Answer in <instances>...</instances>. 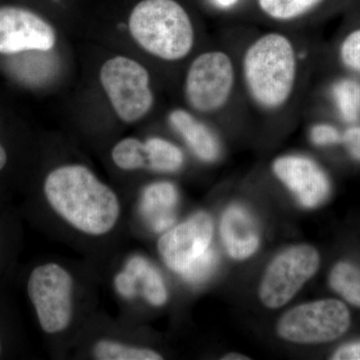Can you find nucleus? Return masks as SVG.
I'll return each mask as SVG.
<instances>
[{
	"label": "nucleus",
	"instance_id": "6",
	"mask_svg": "<svg viewBox=\"0 0 360 360\" xmlns=\"http://www.w3.org/2000/svg\"><path fill=\"white\" fill-rule=\"evenodd\" d=\"M234 84L236 70L231 56L219 51L205 52L194 59L187 71V103L198 112H217L229 103Z\"/></svg>",
	"mask_w": 360,
	"mask_h": 360
},
{
	"label": "nucleus",
	"instance_id": "4",
	"mask_svg": "<svg viewBox=\"0 0 360 360\" xmlns=\"http://www.w3.org/2000/svg\"><path fill=\"white\" fill-rule=\"evenodd\" d=\"M349 310L336 300L303 303L283 315L276 330L283 340L297 345H319L341 338L349 328Z\"/></svg>",
	"mask_w": 360,
	"mask_h": 360
},
{
	"label": "nucleus",
	"instance_id": "13",
	"mask_svg": "<svg viewBox=\"0 0 360 360\" xmlns=\"http://www.w3.org/2000/svg\"><path fill=\"white\" fill-rule=\"evenodd\" d=\"M168 120L175 131L184 139L200 160L213 162L219 158V139L205 123L184 110L172 111Z\"/></svg>",
	"mask_w": 360,
	"mask_h": 360
},
{
	"label": "nucleus",
	"instance_id": "16",
	"mask_svg": "<svg viewBox=\"0 0 360 360\" xmlns=\"http://www.w3.org/2000/svg\"><path fill=\"white\" fill-rule=\"evenodd\" d=\"M148 169L170 174L182 167L184 155L181 149L172 142L160 137H153L144 142Z\"/></svg>",
	"mask_w": 360,
	"mask_h": 360
},
{
	"label": "nucleus",
	"instance_id": "5",
	"mask_svg": "<svg viewBox=\"0 0 360 360\" xmlns=\"http://www.w3.org/2000/svg\"><path fill=\"white\" fill-rule=\"evenodd\" d=\"M101 80L116 115L134 122L148 115L153 105L148 71L125 56L108 59L101 70Z\"/></svg>",
	"mask_w": 360,
	"mask_h": 360
},
{
	"label": "nucleus",
	"instance_id": "29",
	"mask_svg": "<svg viewBox=\"0 0 360 360\" xmlns=\"http://www.w3.org/2000/svg\"><path fill=\"white\" fill-rule=\"evenodd\" d=\"M7 161V155L6 153V149L4 148V146L0 144V170L2 169L4 167H6Z\"/></svg>",
	"mask_w": 360,
	"mask_h": 360
},
{
	"label": "nucleus",
	"instance_id": "15",
	"mask_svg": "<svg viewBox=\"0 0 360 360\" xmlns=\"http://www.w3.org/2000/svg\"><path fill=\"white\" fill-rule=\"evenodd\" d=\"M125 270L131 274L137 283L141 284L142 293L146 302L153 307H162L168 300V291L165 281L158 269L146 258H130Z\"/></svg>",
	"mask_w": 360,
	"mask_h": 360
},
{
	"label": "nucleus",
	"instance_id": "21",
	"mask_svg": "<svg viewBox=\"0 0 360 360\" xmlns=\"http://www.w3.org/2000/svg\"><path fill=\"white\" fill-rule=\"evenodd\" d=\"M111 156L120 169L135 170L148 167L146 143L137 139L129 137L118 142Z\"/></svg>",
	"mask_w": 360,
	"mask_h": 360
},
{
	"label": "nucleus",
	"instance_id": "30",
	"mask_svg": "<svg viewBox=\"0 0 360 360\" xmlns=\"http://www.w3.org/2000/svg\"><path fill=\"white\" fill-rule=\"evenodd\" d=\"M224 359L225 360H243V359H250L248 356H245V355L239 354H231L224 355Z\"/></svg>",
	"mask_w": 360,
	"mask_h": 360
},
{
	"label": "nucleus",
	"instance_id": "26",
	"mask_svg": "<svg viewBox=\"0 0 360 360\" xmlns=\"http://www.w3.org/2000/svg\"><path fill=\"white\" fill-rule=\"evenodd\" d=\"M341 141L354 160H360V127H350L342 135Z\"/></svg>",
	"mask_w": 360,
	"mask_h": 360
},
{
	"label": "nucleus",
	"instance_id": "11",
	"mask_svg": "<svg viewBox=\"0 0 360 360\" xmlns=\"http://www.w3.org/2000/svg\"><path fill=\"white\" fill-rule=\"evenodd\" d=\"M272 172L303 207H317L330 195L328 174L319 163L307 156H279L272 163Z\"/></svg>",
	"mask_w": 360,
	"mask_h": 360
},
{
	"label": "nucleus",
	"instance_id": "9",
	"mask_svg": "<svg viewBox=\"0 0 360 360\" xmlns=\"http://www.w3.org/2000/svg\"><path fill=\"white\" fill-rule=\"evenodd\" d=\"M212 236V217L198 212L161 236L158 252L165 264L181 276L210 250Z\"/></svg>",
	"mask_w": 360,
	"mask_h": 360
},
{
	"label": "nucleus",
	"instance_id": "10",
	"mask_svg": "<svg viewBox=\"0 0 360 360\" xmlns=\"http://www.w3.org/2000/svg\"><path fill=\"white\" fill-rule=\"evenodd\" d=\"M56 42V30L37 14L20 7L0 8V53L51 51Z\"/></svg>",
	"mask_w": 360,
	"mask_h": 360
},
{
	"label": "nucleus",
	"instance_id": "8",
	"mask_svg": "<svg viewBox=\"0 0 360 360\" xmlns=\"http://www.w3.org/2000/svg\"><path fill=\"white\" fill-rule=\"evenodd\" d=\"M321 255L314 246L300 245L283 250L270 262L259 286L260 300L276 309L290 302L316 274Z\"/></svg>",
	"mask_w": 360,
	"mask_h": 360
},
{
	"label": "nucleus",
	"instance_id": "3",
	"mask_svg": "<svg viewBox=\"0 0 360 360\" xmlns=\"http://www.w3.org/2000/svg\"><path fill=\"white\" fill-rule=\"evenodd\" d=\"M129 27L144 51L163 60H180L193 47V22L175 0L139 2L130 14Z\"/></svg>",
	"mask_w": 360,
	"mask_h": 360
},
{
	"label": "nucleus",
	"instance_id": "17",
	"mask_svg": "<svg viewBox=\"0 0 360 360\" xmlns=\"http://www.w3.org/2000/svg\"><path fill=\"white\" fill-rule=\"evenodd\" d=\"M329 284L343 300L360 307V271L354 264L338 262L329 274Z\"/></svg>",
	"mask_w": 360,
	"mask_h": 360
},
{
	"label": "nucleus",
	"instance_id": "27",
	"mask_svg": "<svg viewBox=\"0 0 360 360\" xmlns=\"http://www.w3.org/2000/svg\"><path fill=\"white\" fill-rule=\"evenodd\" d=\"M333 359L360 360V341L342 345L333 355Z\"/></svg>",
	"mask_w": 360,
	"mask_h": 360
},
{
	"label": "nucleus",
	"instance_id": "23",
	"mask_svg": "<svg viewBox=\"0 0 360 360\" xmlns=\"http://www.w3.org/2000/svg\"><path fill=\"white\" fill-rule=\"evenodd\" d=\"M340 58L347 68L360 73V30L350 33L342 42Z\"/></svg>",
	"mask_w": 360,
	"mask_h": 360
},
{
	"label": "nucleus",
	"instance_id": "14",
	"mask_svg": "<svg viewBox=\"0 0 360 360\" xmlns=\"http://www.w3.org/2000/svg\"><path fill=\"white\" fill-rule=\"evenodd\" d=\"M179 198L176 186L172 182H155L144 188L141 212L153 231H168L174 225Z\"/></svg>",
	"mask_w": 360,
	"mask_h": 360
},
{
	"label": "nucleus",
	"instance_id": "18",
	"mask_svg": "<svg viewBox=\"0 0 360 360\" xmlns=\"http://www.w3.org/2000/svg\"><path fill=\"white\" fill-rule=\"evenodd\" d=\"M322 0H257L265 15L277 21H291L305 15Z\"/></svg>",
	"mask_w": 360,
	"mask_h": 360
},
{
	"label": "nucleus",
	"instance_id": "19",
	"mask_svg": "<svg viewBox=\"0 0 360 360\" xmlns=\"http://www.w3.org/2000/svg\"><path fill=\"white\" fill-rule=\"evenodd\" d=\"M94 356L101 360H160L162 356L149 348L131 347L112 340H101L94 347Z\"/></svg>",
	"mask_w": 360,
	"mask_h": 360
},
{
	"label": "nucleus",
	"instance_id": "1",
	"mask_svg": "<svg viewBox=\"0 0 360 360\" xmlns=\"http://www.w3.org/2000/svg\"><path fill=\"white\" fill-rule=\"evenodd\" d=\"M44 193L54 212L85 234L108 233L120 219V200L115 191L84 165L52 170L45 179Z\"/></svg>",
	"mask_w": 360,
	"mask_h": 360
},
{
	"label": "nucleus",
	"instance_id": "2",
	"mask_svg": "<svg viewBox=\"0 0 360 360\" xmlns=\"http://www.w3.org/2000/svg\"><path fill=\"white\" fill-rule=\"evenodd\" d=\"M243 75L258 108L274 111L285 105L297 78V54L290 37L269 32L251 42L243 54Z\"/></svg>",
	"mask_w": 360,
	"mask_h": 360
},
{
	"label": "nucleus",
	"instance_id": "28",
	"mask_svg": "<svg viewBox=\"0 0 360 360\" xmlns=\"http://www.w3.org/2000/svg\"><path fill=\"white\" fill-rule=\"evenodd\" d=\"M215 6L220 7V8L227 9L236 6L238 0H213Z\"/></svg>",
	"mask_w": 360,
	"mask_h": 360
},
{
	"label": "nucleus",
	"instance_id": "12",
	"mask_svg": "<svg viewBox=\"0 0 360 360\" xmlns=\"http://www.w3.org/2000/svg\"><path fill=\"white\" fill-rule=\"evenodd\" d=\"M219 231L225 250L233 259H248L259 248V229L255 217L245 206L229 205L222 214Z\"/></svg>",
	"mask_w": 360,
	"mask_h": 360
},
{
	"label": "nucleus",
	"instance_id": "20",
	"mask_svg": "<svg viewBox=\"0 0 360 360\" xmlns=\"http://www.w3.org/2000/svg\"><path fill=\"white\" fill-rule=\"evenodd\" d=\"M338 112L345 122H354L359 117L360 108V85L352 79L336 82L331 89Z\"/></svg>",
	"mask_w": 360,
	"mask_h": 360
},
{
	"label": "nucleus",
	"instance_id": "22",
	"mask_svg": "<svg viewBox=\"0 0 360 360\" xmlns=\"http://www.w3.org/2000/svg\"><path fill=\"white\" fill-rule=\"evenodd\" d=\"M217 264V255L212 248L205 255L198 258L181 274L186 281L191 283H200L207 279L214 271Z\"/></svg>",
	"mask_w": 360,
	"mask_h": 360
},
{
	"label": "nucleus",
	"instance_id": "25",
	"mask_svg": "<svg viewBox=\"0 0 360 360\" xmlns=\"http://www.w3.org/2000/svg\"><path fill=\"white\" fill-rule=\"evenodd\" d=\"M137 281L127 270H123L115 278L116 290L125 298H132L136 295Z\"/></svg>",
	"mask_w": 360,
	"mask_h": 360
},
{
	"label": "nucleus",
	"instance_id": "24",
	"mask_svg": "<svg viewBox=\"0 0 360 360\" xmlns=\"http://www.w3.org/2000/svg\"><path fill=\"white\" fill-rule=\"evenodd\" d=\"M310 139L315 146H328L341 142L342 135L333 125L319 123L310 130Z\"/></svg>",
	"mask_w": 360,
	"mask_h": 360
},
{
	"label": "nucleus",
	"instance_id": "7",
	"mask_svg": "<svg viewBox=\"0 0 360 360\" xmlns=\"http://www.w3.org/2000/svg\"><path fill=\"white\" fill-rule=\"evenodd\" d=\"M27 291L45 333L54 335L68 328L73 314V281L65 267L37 266L28 279Z\"/></svg>",
	"mask_w": 360,
	"mask_h": 360
}]
</instances>
